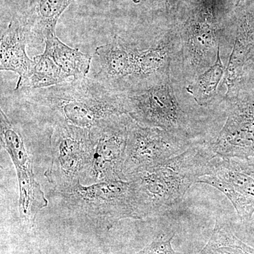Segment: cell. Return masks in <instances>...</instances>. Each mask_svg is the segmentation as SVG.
Segmentation results:
<instances>
[{
    "instance_id": "cell-6",
    "label": "cell",
    "mask_w": 254,
    "mask_h": 254,
    "mask_svg": "<svg viewBox=\"0 0 254 254\" xmlns=\"http://www.w3.org/2000/svg\"><path fill=\"white\" fill-rule=\"evenodd\" d=\"M191 145L188 137L143 126L131 118L123 166L125 180L156 168L183 153Z\"/></svg>"
},
{
    "instance_id": "cell-8",
    "label": "cell",
    "mask_w": 254,
    "mask_h": 254,
    "mask_svg": "<svg viewBox=\"0 0 254 254\" xmlns=\"http://www.w3.org/2000/svg\"><path fill=\"white\" fill-rule=\"evenodd\" d=\"M197 183L210 185L228 198L242 220L254 213V163L249 160L215 156Z\"/></svg>"
},
{
    "instance_id": "cell-10",
    "label": "cell",
    "mask_w": 254,
    "mask_h": 254,
    "mask_svg": "<svg viewBox=\"0 0 254 254\" xmlns=\"http://www.w3.org/2000/svg\"><path fill=\"white\" fill-rule=\"evenodd\" d=\"M1 143L8 152L17 171L19 185V211L28 222L34 221L36 215L46 206L47 201L41 187L35 180L31 159L23 137L2 110L0 113Z\"/></svg>"
},
{
    "instance_id": "cell-13",
    "label": "cell",
    "mask_w": 254,
    "mask_h": 254,
    "mask_svg": "<svg viewBox=\"0 0 254 254\" xmlns=\"http://www.w3.org/2000/svg\"><path fill=\"white\" fill-rule=\"evenodd\" d=\"M29 43V33L21 16L11 20L1 35L0 70L17 73L18 80L14 91L28 79L34 65V60L30 59L26 53Z\"/></svg>"
},
{
    "instance_id": "cell-16",
    "label": "cell",
    "mask_w": 254,
    "mask_h": 254,
    "mask_svg": "<svg viewBox=\"0 0 254 254\" xmlns=\"http://www.w3.org/2000/svg\"><path fill=\"white\" fill-rule=\"evenodd\" d=\"M175 38L169 33L145 50L135 48L133 71L128 86L153 79L169 71ZM127 86V87H128Z\"/></svg>"
},
{
    "instance_id": "cell-14",
    "label": "cell",
    "mask_w": 254,
    "mask_h": 254,
    "mask_svg": "<svg viewBox=\"0 0 254 254\" xmlns=\"http://www.w3.org/2000/svg\"><path fill=\"white\" fill-rule=\"evenodd\" d=\"M135 48L118 35L107 44L98 46L95 55L99 59L100 71L95 77L123 87V81L130 80L133 75Z\"/></svg>"
},
{
    "instance_id": "cell-1",
    "label": "cell",
    "mask_w": 254,
    "mask_h": 254,
    "mask_svg": "<svg viewBox=\"0 0 254 254\" xmlns=\"http://www.w3.org/2000/svg\"><path fill=\"white\" fill-rule=\"evenodd\" d=\"M31 113L55 125L91 128L105 119L127 114V92L95 77L15 91Z\"/></svg>"
},
{
    "instance_id": "cell-2",
    "label": "cell",
    "mask_w": 254,
    "mask_h": 254,
    "mask_svg": "<svg viewBox=\"0 0 254 254\" xmlns=\"http://www.w3.org/2000/svg\"><path fill=\"white\" fill-rule=\"evenodd\" d=\"M215 156L208 143H194L156 168L128 178L127 181L133 182L141 220L180 204Z\"/></svg>"
},
{
    "instance_id": "cell-23",
    "label": "cell",
    "mask_w": 254,
    "mask_h": 254,
    "mask_svg": "<svg viewBox=\"0 0 254 254\" xmlns=\"http://www.w3.org/2000/svg\"><path fill=\"white\" fill-rule=\"evenodd\" d=\"M252 94H253L254 95V88L253 91H252Z\"/></svg>"
},
{
    "instance_id": "cell-9",
    "label": "cell",
    "mask_w": 254,
    "mask_h": 254,
    "mask_svg": "<svg viewBox=\"0 0 254 254\" xmlns=\"http://www.w3.org/2000/svg\"><path fill=\"white\" fill-rule=\"evenodd\" d=\"M240 94L231 99L225 125L208 143L216 156L254 158V95Z\"/></svg>"
},
{
    "instance_id": "cell-21",
    "label": "cell",
    "mask_w": 254,
    "mask_h": 254,
    "mask_svg": "<svg viewBox=\"0 0 254 254\" xmlns=\"http://www.w3.org/2000/svg\"><path fill=\"white\" fill-rule=\"evenodd\" d=\"M173 237L174 235L168 240L160 235L136 254H178L172 247Z\"/></svg>"
},
{
    "instance_id": "cell-5",
    "label": "cell",
    "mask_w": 254,
    "mask_h": 254,
    "mask_svg": "<svg viewBox=\"0 0 254 254\" xmlns=\"http://www.w3.org/2000/svg\"><path fill=\"white\" fill-rule=\"evenodd\" d=\"M51 163L45 173L55 191L85 185L93 162L90 128L69 125L54 126L50 139Z\"/></svg>"
},
{
    "instance_id": "cell-12",
    "label": "cell",
    "mask_w": 254,
    "mask_h": 254,
    "mask_svg": "<svg viewBox=\"0 0 254 254\" xmlns=\"http://www.w3.org/2000/svg\"><path fill=\"white\" fill-rule=\"evenodd\" d=\"M254 63V10H247L237 23L235 42L225 68L224 83L226 98L232 99L241 93V87Z\"/></svg>"
},
{
    "instance_id": "cell-17",
    "label": "cell",
    "mask_w": 254,
    "mask_h": 254,
    "mask_svg": "<svg viewBox=\"0 0 254 254\" xmlns=\"http://www.w3.org/2000/svg\"><path fill=\"white\" fill-rule=\"evenodd\" d=\"M68 78L86 77L91 68L92 56L79 49L70 48L55 36L45 41V50Z\"/></svg>"
},
{
    "instance_id": "cell-11",
    "label": "cell",
    "mask_w": 254,
    "mask_h": 254,
    "mask_svg": "<svg viewBox=\"0 0 254 254\" xmlns=\"http://www.w3.org/2000/svg\"><path fill=\"white\" fill-rule=\"evenodd\" d=\"M185 63L195 73L215 63L220 51V28L211 6L203 5L184 25L182 33Z\"/></svg>"
},
{
    "instance_id": "cell-15",
    "label": "cell",
    "mask_w": 254,
    "mask_h": 254,
    "mask_svg": "<svg viewBox=\"0 0 254 254\" xmlns=\"http://www.w3.org/2000/svg\"><path fill=\"white\" fill-rule=\"evenodd\" d=\"M74 0H30L22 15L23 23L29 33L31 43H41L56 35L60 16Z\"/></svg>"
},
{
    "instance_id": "cell-22",
    "label": "cell",
    "mask_w": 254,
    "mask_h": 254,
    "mask_svg": "<svg viewBox=\"0 0 254 254\" xmlns=\"http://www.w3.org/2000/svg\"><path fill=\"white\" fill-rule=\"evenodd\" d=\"M247 1H248V0H236L237 5L239 6V5L242 4V3H245Z\"/></svg>"
},
{
    "instance_id": "cell-20",
    "label": "cell",
    "mask_w": 254,
    "mask_h": 254,
    "mask_svg": "<svg viewBox=\"0 0 254 254\" xmlns=\"http://www.w3.org/2000/svg\"><path fill=\"white\" fill-rule=\"evenodd\" d=\"M198 254H254V248L239 240L217 221L210 240Z\"/></svg>"
},
{
    "instance_id": "cell-7",
    "label": "cell",
    "mask_w": 254,
    "mask_h": 254,
    "mask_svg": "<svg viewBox=\"0 0 254 254\" xmlns=\"http://www.w3.org/2000/svg\"><path fill=\"white\" fill-rule=\"evenodd\" d=\"M130 120L131 117L127 114L117 115L90 128L93 162L85 185L125 180L123 166Z\"/></svg>"
},
{
    "instance_id": "cell-3",
    "label": "cell",
    "mask_w": 254,
    "mask_h": 254,
    "mask_svg": "<svg viewBox=\"0 0 254 254\" xmlns=\"http://www.w3.org/2000/svg\"><path fill=\"white\" fill-rule=\"evenodd\" d=\"M72 213L110 229L124 219L141 220L133 182L116 180L92 185L78 183L55 191Z\"/></svg>"
},
{
    "instance_id": "cell-19",
    "label": "cell",
    "mask_w": 254,
    "mask_h": 254,
    "mask_svg": "<svg viewBox=\"0 0 254 254\" xmlns=\"http://www.w3.org/2000/svg\"><path fill=\"white\" fill-rule=\"evenodd\" d=\"M225 68L219 51L216 61L208 69L198 75L187 90L200 106L212 103L218 93V87L225 75Z\"/></svg>"
},
{
    "instance_id": "cell-18",
    "label": "cell",
    "mask_w": 254,
    "mask_h": 254,
    "mask_svg": "<svg viewBox=\"0 0 254 254\" xmlns=\"http://www.w3.org/2000/svg\"><path fill=\"white\" fill-rule=\"evenodd\" d=\"M33 60H34V65L31 75L21 88L15 91L48 88L69 80L46 52L35 56Z\"/></svg>"
},
{
    "instance_id": "cell-4",
    "label": "cell",
    "mask_w": 254,
    "mask_h": 254,
    "mask_svg": "<svg viewBox=\"0 0 254 254\" xmlns=\"http://www.w3.org/2000/svg\"><path fill=\"white\" fill-rule=\"evenodd\" d=\"M126 92L127 115L136 123L190 138L189 118L177 99L169 71L127 87Z\"/></svg>"
}]
</instances>
